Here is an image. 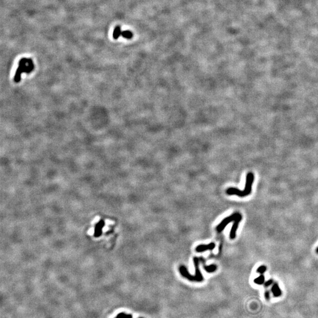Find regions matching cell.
Returning a JSON list of instances; mask_svg holds the SVG:
<instances>
[{"label": "cell", "mask_w": 318, "mask_h": 318, "mask_svg": "<svg viewBox=\"0 0 318 318\" xmlns=\"http://www.w3.org/2000/svg\"><path fill=\"white\" fill-rule=\"evenodd\" d=\"M226 193L228 195H236V196H237L240 197V198L245 197V196H244V195L243 191L239 190V189H238L237 188L229 187L226 190Z\"/></svg>", "instance_id": "7"}, {"label": "cell", "mask_w": 318, "mask_h": 318, "mask_svg": "<svg viewBox=\"0 0 318 318\" xmlns=\"http://www.w3.org/2000/svg\"><path fill=\"white\" fill-rule=\"evenodd\" d=\"M264 296H265L266 299L269 300V299H270V293H269V292L268 291H266V292H265V293H264Z\"/></svg>", "instance_id": "16"}, {"label": "cell", "mask_w": 318, "mask_h": 318, "mask_svg": "<svg viewBox=\"0 0 318 318\" xmlns=\"http://www.w3.org/2000/svg\"><path fill=\"white\" fill-rule=\"evenodd\" d=\"M215 244L210 243L207 244H200L196 248V251L197 252H203L207 251H212L215 248Z\"/></svg>", "instance_id": "5"}, {"label": "cell", "mask_w": 318, "mask_h": 318, "mask_svg": "<svg viewBox=\"0 0 318 318\" xmlns=\"http://www.w3.org/2000/svg\"><path fill=\"white\" fill-rule=\"evenodd\" d=\"M254 181V175L252 172H249L247 174L246 179V184L244 190H243L244 196H247L252 192V188Z\"/></svg>", "instance_id": "4"}, {"label": "cell", "mask_w": 318, "mask_h": 318, "mask_svg": "<svg viewBox=\"0 0 318 318\" xmlns=\"http://www.w3.org/2000/svg\"><path fill=\"white\" fill-rule=\"evenodd\" d=\"M121 27L120 26H116L113 31V38L114 40H117L120 35H121Z\"/></svg>", "instance_id": "9"}, {"label": "cell", "mask_w": 318, "mask_h": 318, "mask_svg": "<svg viewBox=\"0 0 318 318\" xmlns=\"http://www.w3.org/2000/svg\"><path fill=\"white\" fill-rule=\"evenodd\" d=\"M140 318H142V317H140Z\"/></svg>", "instance_id": "18"}, {"label": "cell", "mask_w": 318, "mask_h": 318, "mask_svg": "<svg viewBox=\"0 0 318 318\" xmlns=\"http://www.w3.org/2000/svg\"><path fill=\"white\" fill-rule=\"evenodd\" d=\"M264 279H265L264 276L262 274L261 275H260L259 277H257V278H256L254 280V282H255V283H256L257 285H261L264 283Z\"/></svg>", "instance_id": "12"}, {"label": "cell", "mask_w": 318, "mask_h": 318, "mask_svg": "<svg viewBox=\"0 0 318 318\" xmlns=\"http://www.w3.org/2000/svg\"><path fill=\"white\" fill-rule=\"evenodd\" d=\"M27 59L26 58H21L18 63V67L16 70L15 74L14 77V81L15 83H18L21 81V74L23 73V70L24 67L27 64Z\"/></svg>", "instance_id": "3"}, {"label": "cell", "mask_w": 318, "mask_h": 318, "mask_svg": "<svg viewBox=\"0 0 318 318\" xmlns=\"http://www.w3.org/2000/svg\"><path fill=\"white\" fill-rule=\"evenodd\" d=\"M115 318H133V316L131 315H127L125 313H120L117 315Z\"/></svg>", "instance_id": "14"}, {"label": "cell", "mask_w": 318, "mask_h": 318, "mask_svg": "<svg viewBox=\"0 0 318 318\" xmlns=\"http://www.w3.org/2000/svg\"><path fill=\"white\" fill-rule=\"evenodd\" d=\"M316 253H318V247H317V248H316Z\"/></svg>", "instance_id": "17"}, {"label": "cell", "mask_w": 318, "mask_h": 318, "mask_svg": "<svg viewBox=\"0 0 318 318\" xmlns=\"http://www.w3.org/2000/svg\"><path fill=\"white\" fill-rule=\"evenodd\" d=\"M241 219H242V216L238 218H237L235 221H234V223L232 225V227L231 228L230 232V238L231 239H234L236 238L237 230L238 229L239 225L240 222H241Z\"/></svg>", "instance_id": "6"}, {"label": "cell", "mask_w": 318, "mask_h": 318, "mask_svg": "<svg viewBox=\"0 0 318 318\" xmlns=\"http://www.w3.org/2000/svg\"><path fill=\"white\" fill-rule=\"evenodd\" d=\"M202 260V258L195 257L193 258V262L195 267V275L193 276V281L200 282L203 280V276L201 273L199 268L200 262Z\"/></svg>", "instance_id": "2"}, {"label": "cell", "mask_w": 318, "mask_h": 318, "mask_svg": "<svg viewBox=\"0 0 318 318\" xmlns=\"http://www.w3.org/2000/svg\"><path fill=\"white\" fill-rule=\"evenodd\" d=\"M217 266L214 264H210L209 266H206L205 264H204L205 270L208 273H213L215 272L217 270Z\"/></svg>", "instance_id": "10"}, {"label": "cell", "mask_w": 318, "mask_h": 318, "mask_svg": "<svg viewBox=\"0 0 318 318\" xmlns=\"http://www.w3.org/2000/svg\"><path fill=\"white\" fill-rule=\"evenodd\" d=\"M267 270V267L266 266H264V265H262V266H259L257 269V271L256 272L258 273H260L261 275L264 273Z\"/></svg>", "instance_id": "13"}, {"label": "cell", "mask_w": 318, "mask_h": 318, "mask_svg": "<svg viewBox=\"0 0 318 318\" xmlns=\"http://www.w3.org/2000/svg\"><path fill=\"white\" fill-rule=\"evenodd\" d=\"M241 214L239 213V212H235L234 213H233L232 214H231L230 216L225 218L223 221L220 223L216 227V230L218 233H221L222 232L224 229L225 228H226V226L227 225H228L230 223L232 222H234L236 220L240 217H241Z\"/></svg>", "instance_id": "1"}, {"label": "cell", "mask_w": 318, "mask_h": 318, "mask_svg": "<svg viewBox=\"0 0 318 318\" xmlns=\"http://www.w3.org/2000/svg\"><path fill=\"white\" fill-rule=\"evenodd\" d=\"M121 36L126 39L130 40V39H132V37H133V34L130 31L126 30V31H122Z\"/></svg>", "instance_id": "11"}, {"label": "cell", "mask_w": 318, "mask_h": 318, "mask_svg": "<svg viewBox=\"0 0 318 318\" xmlns=\"http://www.w3.org/2000/svg\"><path fill=\"white\" fill-rule=\"evenodd\" d=\"M273 283V280H272V279H270V280H269L265 282L264 285L265 287H267V286H269L270 285H271Z\"/></svg>", "instance_id": "15"}, {"label": "cell", "mask_w": 318, "mask_h": 318, "mask_svg": "<svg viewBox=\"0 0 318 318\" xmlns=\"http://www.w3.org/2000/svg\"><path fill=\"white\" fill-rule=\"evenodd\" d=\"M272 292L275 297H279L282 295V291L279 286V285L276 283H274L272 287Z\"/></svg>", "instance_id": "8"}]
</instances>
